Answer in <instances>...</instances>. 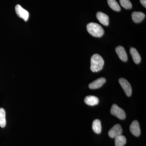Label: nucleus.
I'll return each mask as SVG.
<instances>
[{
    "mask_svg": "<svg viewBox=\"0 0 146 146\" xmlns=\"http://www.w3.org/2000/svg\"><path fill=\"white\" fill-rule=\"evenodd\" d=\"M126 143V139L125 136L119 135L115 138V146H123Z\"/></svg>",
    "mask_w": 146,
    "mask_h": 146,
    "instance_id": "nucleus-15",
    "label": "nucleus"
},
{
    "mask_svg": "<svg viewBox=\"0 0 146 146\" xmlns=\"http://www.w3.org/2000/svg\"><path fill=\"white\" fill-rule=\"evenodd\" d=\"M6 125L5 110L3 108H0V127H5Z\"/></svg>",
    "mask_w": 146,
    "mask_h": 146,
    "instance_id": "nucleus-16",
    "label": "nucleus"
},
{
    "mask_svg": "<svg viewBox=\"0 0 146 146\" xmlns=\"http://www.w3.org/2000/svg\"><path fill=\"white\" fill-rule=\"evenodd\" d=\"M116 53L121 60L126 62L128 60L127 54L124 48L121 46H119L116 48Z\"/></svg>",
    "mask_w": 146,
    "mask_h": 146,
    "instance_id": "nucleus-8",
    "label": "nucleus"
},
{
    "mask_svg": "<svg viewBox=\"0 0 146 146\" xmlns=\"http://www.w3.org/2000/svg\"><path fill=\"white\" fill-rule=\"evenodd\" d=\"M108 3L110 7L113 10L116 11H119L121 10V7L116 0H108Z\"/></svg>",
    "mask_w": 146,
    "mask_h": 146,
    "instance_id": "nucleus-17",
    "label": "nucleus"
},
{
    "mask_svg": "<svg viewBox=\"0 0 146 146\" xmlns=\"http://www.w3.org/2000/svg\"><path fill=\"white\" fill-rule=\"evenodd\" d=\"M110 112L112 115L116 116L120 119L124 120L125 119V112L117 105L115 104L112 106Z\"/></svg>",
    "mask_w": 146,
    "mask_h": 146,
    "instance_id": "nucleus-3",
    "label": "nucleus"
},
{
    "mask_svg": "<svg viewBox=\"0 0 146 146\" xmlns=\"http://www.w3.org/2000/svg\"><path fill=\"white\" fill-rule=\"evenodd\" d=\"M131 16L134 23H139L144 20L145 17V15L142 12L134 11L131 14Z\"/></svg>",
    "mask_w": 146,
    "mask_h": 146,
    "instance_id": "nucleus-11",
    "label": "nucleus"
},
{
    "mask_svg": "<svg viewBox=\"0 0 146 146\" xmlns=\"http://www.w3.org/2000/svg\"><path fill=\"white\" fill-rule=\"evenodd\" d=\"M119 82L127 96L130 97L132 94V88L130 84L127 80L123 78H120Z\"/></svg>",
    "mask_w": 146,
    "mask_h": 146,
    "instance_id": "nucleus-4",
    "label": "nucleus"
},
{
    "mask_svg": "<svg viewBox=\"0 0 146 146\" xmlns=\"http://www.w3.org/2000/svg\"><path fill=\"white\" fill-rule=\"evenodd\" d=\"M104 64V60L100 55H93L91 58V70L93 72H99L103 69Z\"/></svg>",
    "mask_w": 146,
    "mask_h": 146,
    "instance_id": "nucleus-1",
    "label": "nucleus"
},
{
    "mask_svg": "<svg viewBox=\"0 0 146 146\" xmlns=\"http://www.w3.org/2000/svg\"><path fill=\"white\" fill-rule=\"evenodd\" d=\"M106 82V80L104 78H100L96 80L91 82L89 84L90 89H95L100 88Z\"/></svg>",
    "mask_w": 146,
    "mask_h": 146,
    "instance_id": "nucleus-10",
    "label": "nucleus"
},
{
    "mask_svg": "<svg viewBox=\"0 0 146 146\" xmlns=\"http://www.w3.org/2000/svg\"><path fill=\"white\" fill-rule=\"evenodd\" d=\"M84 102L86 104L93 106L98 104L99 100L97 97L95 96H86L85 98Z\"/></svg>",
    "mask_w": 146,
    "mask_h": 146,
    "instance_id": "nucleus-12",
    "label": "nucleus"
},
{
    "mask_svg": "<svg viewBox=\"0 0 146 146\" xmlns=\"http://www.w3.org/2000/svg\"><path fill=\"white\" fill-rule=\"evenodd\" d=\"M96 17L100 23L104 26H107L109 24V18L107 14L102 12H98Z\"/></svg>",
    "mask_w": 146,
    "mask_h": 146,
    "instance_id": "nucleus-9",
    "label": "nucleus"
},
{
    "mask_svg": "<svg viewBox=\"0 0 146 146\" xmlns=\"http://www.w3.org/2000/svg\"><path fill=\"white\" fill-rule=\"evenodd\" d=\"M130 131L134 136L136 137L140 136L141 133V129L138 121L135 120L132 122L130 126Z\"/></svg>",
    "mask_w": 146,
    "mask_h": 146,
    "instance_id": "nucleus-7",
    "label": "nucleus"
},
{
    "mask_svg": "<svg viewBox=\"0 0 146 146\" xmlns=\"http://www.w3.org/2000/svg\"><path fill=\"white\" fill-rule=\"evenodd\" d=\"M130 52L134 63L139 64L141 62V56L137 50L134 48H131Z\"/></svg>",
    "mask_w": 146,
    "mask_h": 146,
    "instance_id": "nucleus-13",
    "label": "nucleus"
},
{
    "mask_svg": "<svg viewBox=\"0 0 146 146\" xmlns=\"http://www.w3.org/2000/svg\"><path fill=\"white\" fill-rule=\"evenodd\" d=\"M89 34L95 37H101L104 33V31L101 26L95 23H89L86 26Z\"/></svg>",
    "mask_w": 146,
    "mask_h": 146,
    "instance_id": "nucleus-2",
    "label": "nucleus"
},
{
    "mask_svg": "<svg viewBox=\"0 0 146 146\" xmlns=\"http://www.w3.org/2000/svg\"><path fill=\"white\" fill-rule=\"evenodd\" d=\"M120 4L123 8L126 9H130L132 5L129 0H119Z\"/></svg>",
    "mask_w": 146,
    "mask_h": 146,
    "instance_id": "nucleus-18",
    "label": "nucleus"
},
{
    "mask_svg": "<svg viewBox=\"0 0 146 146\" xmlns=\"http://www.w3.org/2000/svg\"><path fill=\"white\" fill-rule=\"evenodd\" d=\"M16 14L18 17L23 19L25 21H27L29 18V13L26 10L23 8L21 5H17L15 7Z\"/></svg>",
    "mask_w": 146,
    "mask_h": 146,
    "instance_id": "nucleus-5",
    "label": "nucleus"
},
{
    "mask_svg": "<svg viewBox=\"0 0 146 146\" xmlns=\"http://www.w3.org/2000/svg\"><path fill=\"white\" fill-rule=\"evenodd\" d=\"M123 130L119 124H116L108 132V135L110 138H115L117 136L122 135Z\"/></svg>",
    "mask_w": 146,
    "mask_h": 146,
    "instance_id": "nucleus-6",
    "label": "nucleus"
},
{
    "mask_svg": "<svg viewBox=\"0 0 146 146\" xmlns=\"http://www.w3.org/2000/svg\"><path fill=\"white\" fill-rule=\"evenodd\" d=\"M92 129L95 133L100 134L102 131L101 123L100 120L96 119L94 120L92 124Z\"/></svg>",
    "mask_w": 146,
    "mask_h": 146,
    "instance_id": "nucleus-14",
    "label": "nucleus"
},
{
    "mask_svg": "<svg viewBox=\"0 0 146 146\" xmlns=\"http://www.w3.org/2000/svg\"><path fill=\"white\" fill-rule=\"evenodd\" d=\"M140 2L145 8L146 7V0H140Z\"/></svg>",
    "mask_w": 146,
    "mask_h": 146,
    "instance_id": "nucleus-19",
    "label": "nucleus"
}]
</instances>
